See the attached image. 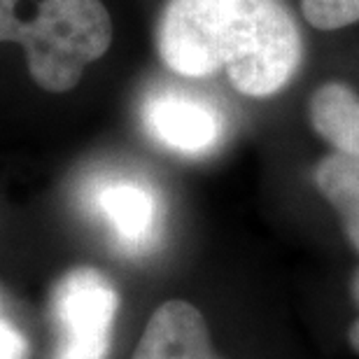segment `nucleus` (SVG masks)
Returning a JSON list of instances; mask_svg holds the SVG:
<instances>
[{
    "instance_id": "nucleus-6",
    "label": "nucleus",
    "mask_w": 359,
    "mask_h": 359,
    "mask_svg": "<svg viewBox=\"0 0 359 359\" xmlns=\"http://www.w3.org/2000/svg\"><path fill=\"white\" fill-rule=\"evenodd\" d=\"M131 359H219L203 315L187 301L170 299L149 318Z\"/></svg>"
},
{
    "instance_id": "nucleus-2",
    "label": "nucleus",
    "mask_w": 359,
    "mask_h": 359,
    "mask_svg": "<svg viewBox=\"0 0 359 359\" xmlns=\"http://www.w3.org/2000/svg\"><path fill=\"white\" fill-rule=\"evenodd\" d=\"M17 0H0V42L24 47L28 73L45 91L77 87L89 63L112 42V19L100 0H42L33 21L14 14Z\"/></svg>"
},
{
    "instance_id": "nucleus-5",
    "label": "nucleus",
    "mask_w": 359,
    "mask_h": 359,
    "mask_svg": "<svg viewBox=\"0 0 359 359\" xmlns=\"http://www.w3.org/2000/svg\"><path fill=\"white\" fill-rule=\"evenodd\" d=\"M142 126L156 145L182 156H203L224 135L222 112L191 91L161 87L142 100Z\"/></svg>"
},
{
    "instance_id": "nucleus-1",
    "label": "nucleus",
    "mask_w": 359,
    "mask_h": 359,
    "mask_svg": "<svg viewBox=\"0 0 359 359\" xmlns=\"http://www.w3.org/2000/svg\"><path fill=\"white\" fill-rule=\"evenodd\" d=\"M156 49L173 73H222L252 98L276 96L304 59L297 19L283 0H168L156 24Z\"/></svg>"
},
{
    "instance_id": "nucleus-4",
    "label": "nucleus",
    "mask_w": 359,
    "mask_h": 359,
    "mask_svg": "<svg viewBox=\"0 0 359 359\" xmlns=\"http://www.w3.org/2000/svg\"><path fill=\"white\" fill-rule=\"evenodd\" d=\"M84 203L107 231L112 245L128 257L152 252L161 238V196L145 177L100 173L84 187Z\"/></svg>"
},
{
    "instance_id": "nucleus-9",
    "label": "nucleus",
    "mask_w": 359,
    "mask_h": 359,
    "mask_svg": "<svg viewBox=\"0 0 359 359\" xmlns=\"http://www.w3.org/2000/svg\"><path fill=\"white\" fill-rule=\"evenodd\" d=\"M301 10L318 31H339L359 21V0H301Z\"/></svg>"
},
{
    "instance_id": "nucleus-3",
    "label": "nucleus",
    "mask_w": 359,
    "mask_h": 359,
    "mask_svg": "<svg viewBox=\"0 0 359 359\" xmlns=\"http://www.w3.org/2000/svg\"><path fill=\"white\" fill-rule=\"evenodd\" d=\"M119 294L103 273L73 269L54 285L52 359H107Z\"/></svg>"
},
{
    "instance_id": "nucleus-8",
    "label": "nucleus",
    "mask_w": 359,
    "mask_h": 359,
    "mask_svg": "<svg viewBox=\"0 0 359 359\" xmlns=\"http://www.w3.org/2000/svg\"><path fill=\"white\" fill-rule=\"evenodd\" d=\"M315 184L336 208L350 243L359 250V159L346 154H329L315 168Z\"/></svg>"
},
{
    "instance_id": "nucleus-10",
    "label": "nucleus",
    "mask_w": 359,
    "mask_h": 359,
    "mask_svg": "<svg viewBox=\"0 0 359 359\" xmlns=\"http://www.w3.org/2000/svg\"><path fill=\"white\" fill-rule=\"evenodd\" d=\"M0 359H28L26 336L7 320L3 304H0Z\"/></svg>"
},
{
    "instance_id": "nucleus-11",
    "label": "nucleus",
    "mask_w": 359,
    "mask_h": 359,
    "mask_svg": "<svg viewBox=\"0 0 359 359\" xmlns=\"http://www.w3.org/2000/svg\"><path fill=\"white\" fill-rule=\"evenodd\" d=\"M353 297H355V304L359 308V271H357V276L353 280ZM350 343H353V348L359 353V318L355 320V325L350 327Z\"/></svg>"
},
{
    "instance_id": "nucleus-7",
    "label": "nucleus",
    "mask_w": 359,
    "mask_h": 359,
    "mask_svg": "<svg viewBox=\"0 0 359 359\" xmlns=\"http://www.w3.org/2000/svg\"><path fill=\"white\" fill-rule=\"evenodd\" d=\"M311 124L339 154L359 159V96L343 82H327L311 98Z\"/></svg>"
}]
</instances>
